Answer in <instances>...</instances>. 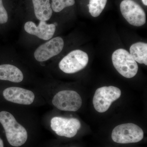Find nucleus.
<instances>
[{
    "label": "nucleus",
    "mask_w": 147,
    "mask_h": 147,
    "mask_svg": "<svg viewBox=\"0 0 147 147\" xmlns=\"http://www.w3.org/2000/svg\"><path fill=\"white\" fill-rule=\"evenodd\" d=\"M0 123L5 131L9 144L13 147L21 146L28 139L26 129L16 121L12 114L6 111L0 112Z\"/></svg>",
    "instance_id": "f257e3e1"
},
{
    "label": "nucleus",
    "mask_w": 147,
    "mask_h": 147,
    "mask_svg": "<svg viewBox=\"0 0 147 147\" xmlns=\"http://www.w3.org/2000/svg\"><path fill=\"white\" fill-rule=\"evenodd\" d=\"M112 61L114 67L122 76L131 78L137 74L138 65L130 53L123 49H119L112 55Z\"/></svg>",
    "instance_id": "f03ea898"
},
{
    "label": "nucleus",
    "mask_w": 147,
    "mask_h": 147,
    "mask_svg": "<svg viewBox=\"0 0 147 147\" xmlns=\"http://www.w3.org/2000/svg\"><path fill=\"white\" fill-rule=\"evenodd\" d=\"M143 129L137 125L132 123L122 124L116 126L112 133L114 142L121 144L137 143L144 138Z\"/></svg>",
    "instance_id": "7ed1b4c3"
},
{
    "label": "nucleus",
    "mask_w": 147,
    "mask_h": 147,
    "mask_svg": "<svg viewBox=\"0 0 147 147\" xmlns=\"http://www.w3.org/2000/svg\"><path fill=\"white\" fill-rule=\"evenodd\" d=\"M121 94L120 89L113 86L98 88L96 90L93 98L95 109L98 113H105L113 102L120 97Z\"/></svg>",
    "instance_id": "20e7f679"
},
{
    "label": "nucleus",
    "mask_w": 147,
    "mask_h": 147,
    "mask_svg": "<svg viewBox=\"0 0 147 147\" xmlns=\"http://www.w3.org/2000/svg\"><path fill=\"white\" fill-rule=\"evenodd\" d=\"M52 103L59 110L75 112L81 108L82 100L77 92L65 90L56 94L53 97Z\"/></svg>",
    "instance_id": "39448f33"
},
{
    "label": "nucleus",
    "mask_w": 147,
    "mask_h": 147,
    "mask_svg": "<svg viewBox=\"0 0 147 147\" xmlns=\"http://www.w3.org/2000/svg\"><path fill=\"white\" fill-rule=\"evenodd\" d=\"M88 61V56L86 53L81 50H74L60 61L59 67L64 73H76L85 68Z\"/></svg>",
    "instance_id": "423d86ee"
},
{
    "label": "nucleus",
    "mask_w": 147,
    "mask_h": 147,
    "mask_svg": "<svg viewBox=\"0 0 147 147\" xmlns=\"http://www.w3.org/2000/svg\"><path fill=\"white\" fill-rule=\"evenodd\" d=\"M120 10L124 18L133 26L139 27L146 24L144 11L132 0H123L120 4Z\"/></svg>",
    "instance_id": "0eeeda50"
},
{
    "label": "nucleus",
    "mask_w": 147,
    "mask_h": 147,
    "mask_svg": "<svg viewBox=\"0 0 147 147\" xmlns=\"http://www.w3.org/2000/svg\"><path fill=\"white\" fill-rule=\"evenodd\" d=\"M50 123L51 128L56 134L67 138L74 137L81 127L80 121L76 118L56 117L52 119Z\"/></svg>",
    "instance_id": "6e6552de"
},
{
    "label": "nucleus",
    "mask_w": 147,
    "mask_h": 147,
    "mask_svg": "<svg viewBox=\"0 0 147 147\" xmlns=\"http://www.w3.org/2000/svg\"><path fill=\"white\" fill-rule=\"evenodd\" d=\"M64 41L61 37H56L39 46L34 53L38 61H45L59 55L63 49Z\"/></svg>",
    "instance_id": "1a4fd4ad"
},
{
    "label": "nucleus",
    "mask_w": 147,
    "mask_h": 147,
    "mask_svg": "<svg viewBox=\"0 0 147 147\" xmlns=\"http://www.w3.org/2000/svg\"><path fill=\"white\" fill-rule=\"evenodd\" d=\"M3 95L7 101L21 105H31L35 98L34 94L31 91L19 87L7 88L3 91Z\"/></svg>",
    "instance_id": "9d476101"
},
{
    "label": "nucleus",
    "mask_w": 147,
    "mask_h": 147,
    "mask_svg": "<svg viewBox=\"0 0 147 147\" xmlns=\"http://www.w3.org/2000/svg\"><path fill=\"white\" fill-rule=\"evenodd\" d=\"M25 31L29 34L36 36L40 39L48 40L53 37L56 30L54 24H48L45 21H40L37 26L32 21H28L24 25Z\"/></svg>",
    "instance_id": "9b49d317"
},
{
    "label": "nucleus",
    "mask_w": 147,
    "mask_h": 147,
    "mask_svg": "<svg viewBox=\"0 0 147 147\" xmlns=\"http://www.w3.org/2000/svg\"><path fill=\"white\" fill-rule=\"evenodd\" d=\"M24 78L22 71L15 66L10 64L0 65V80L20 83Z\"/></svg>",
    "instance_id": "f8f14e48"
},
{
    "label": "nucleus",
    "mask_w": 147,
    "mask_h": 147,
    "mask_svg": "<svg viewBox=\"0 0 147 147\" xmlns=\"http://www.w3.org/2000/svg\"><path fill=\"white\" fill-rule=\"evenodd\" d=\"M35 15L40 21H46L51 18L53 9L50 0H32Z\"/></svg>",
    "instance_id": "ddd939ff"
},
{
    "label": "nucleus",
    "mask_w": 147,
    "mask_h": 147,
    "mask_svg": "<svg viewBox=\"0 0 147 147\" xmlns=\"http://www.w3.org/2000/svg\"><path fill=\"white\" fill-rule=\"evenodd\" d=\"M130 54L134 60L140 64L147 65V44L137 42L131 45Z\"/></svg>",
    "instance_id": "4468645a"
},
{
    "label": "nucleus",
    "mask_w": 147,
    "mask_h": 147,
    "mask_svg": "<svg viewBox=\"0 0 147 147\" xmlns=\"http://www.w3.org/2000/svg\"><path fill=\"white\" fill-rule=\"evenodd\" d=\"M107 2V0H90L88 6L92 16L94 17L99 16L105 8Z\"/></svg>",
    "instance_id": "2eb2a0df"
},
{
    "label": "nucleus",
    "mask_w": 147,
    "mask_h": 147,
    "mask_svg": "<svg viewBox=\"0 0 147 147\" xmlns=\"http://www.w3.org/2000/svg\"><path fill=\"white\" fill-rule=\"evenodd\" d=\"M75 4L74 0H52L51 7L55 12H59L64 9Z\"/></svg>",
    "instance_id": "dca6fc26"
},
{
    "label": "nucleus",
    "mask_w": 147,
    "mask_h": 147,
    "mask_svg": "<svg viewBox=\"0 0 147 147\" xmlns=\"http://www.w3.org/2000/svg\"><path fill=\"white\" fill-rule=\"evenodd\" d=\"M8 18V14L3 5L2 0H0V24H5Z\"/></svg>",
    "instance_id": "f3484780"
},
{
    "label": "nucleus",
    "mask_w": 147,
    "mask_h": 147,
    "mask_svg": "<svg viewBox=\"0 0 147 147\" xmlns=\"http://www.w3.org/2000/svg\"><path fill=\"white\" fill-rule=\"evenodd\" d=\"M0 147H4L3 142L1 138H0Z\"/></svg>",
    "instance_id": "a211bd4d"
},
{
    "label": "nucleus",
    "mask_w": 147,
    "mask_h": 147,
    "mask_svg": "<svg viewBox=\"0 0 147 147\" xmlns=\"http://www.w3.org/2000/svg\"><path fill=\"white\" fill-rule=\"evenodd\" d=\"M142 1L144 5L146 6L147 5V0H142Z\"/></svg>",
    "instance_id": "6ab92c4d"
}]
</instances>
